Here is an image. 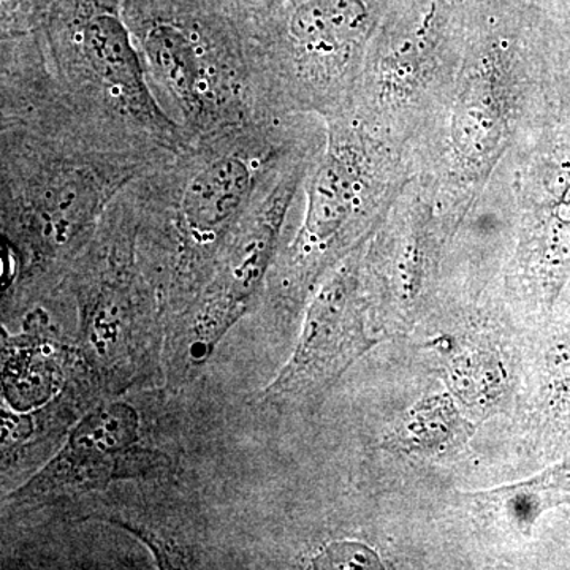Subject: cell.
I'll list each match as a JSON object with an SVG mask.
<instances>
[{
    "label": "cell",
    "instance_id": "6da1fadb",
    "mask_svg": "<svg viewBox=\"0 0 570 570\" xmlns=\"http://www.w3.org/2000/svg\"><path fill=\"white\" fill-rule=\"evenodd\" d=\"M146 70L195 135L249 124L245 31L214 0H124Z\"/></svg>",
    "mask_w": 570,
    "mask_h": 570
},
{
    "label": "cell",
    "instance_id": "7a4b0ae2",
    "mask_svg": "<svg viewBox=\"0 0 570 570\" xmlns=\"http://www.w3.org/2000/svg\"><path fill=\"white\" fill-rule=\"evenodd\" d=\"M33 36L100 126L122 141L176 149L183 127L154 96L124 0H50Z\"/></svg>",
    "mask_w": 570,
    "mask_h": 570
},
{
    "label": "cell",
    "instance_id": "3957f363",
    "mask_svg": "<svg viewBox=\"0 0 570 570\" xmlns=\"http://www.w3.org/2000/svg\"><path fill=\"white\" fill-rule=\"evenodd\" d=\"M291 197L287 184L277 186L257 208L247 212L225 245L187 332V358L193 365L212 356L261 292Z\"/></svg>",
    "mask_w": 570,
    "mask_h": 570
},
{
    "label": "cell",
    "instance_id": "277c9868",
    "mask_svg": "<svg viewBox=\"0 0 570 570\" xmlns=\"http://www.w3.org/2000/svg\"><path fill=\"white\" fill-rule=\"evenodd\" d=\"M220 134L171 179L176 230L181 246L194 255L224 249L257 189L262 160L250 151L249 138Z\"/></svg>",
    "mask_w": 570,
    "mask_h": 570
},
{
    "label": "cell",
    "instance_id": "5b68a950",
    "mask_svg": "<svg viewBox=\"0 0 570 570\" xmlns=\"http://www.w3.org/2000/svg\"><path fill=\"white\" fill-rule=\"evenodd\" d=\"M32 163V160H31ZM18 194V230L29 253L37 258H58L91 227L96 217L121 187L132 178L130 170H107L108 164L78 159H41Z\"/></svg>",
    "mask_w": 570,
    "mask_h": 570
},
{
    "label": "cell",
    "instance_id": "8992f818",
    "mask_svg": "<svg viewBox=\"0 0 570 570\" xmlns=\"http://www.w3.org/2000/svg\"><path fill=\"white\" fill-rule=\"evenodd\" d=\"M140 417L130 404L107 403L86 414L66 444L11 498H43L99 489L129 475L140 461Z\"/></svg>",
    "mask_w": 570,
    "mask_h": 570
},
{
    "label": "cell",
    "instance_id": "52a82bcc",
    "mask_svg": "<svg viewBox=\"0 0 570 570\" xmlns=\"http://www.w3.org/2000/svg\"><path fill=\"white\" fill-rule=\"evenodd\" d=\"M367 18L363 0H302L285 17V39L295 55L324 62L351 50Z\"/></svg>",
    "mask_w": 570,
    "mask_h": 570
},
{
    "label": "cell",
    "instance_id": "ba28073f",
    "mask_svg": "<svg viewBox=\"0 0 570 570\" xmlns=\"http://www.w3.org/2000/svg\"><path fill=\"white\" fill-rule=\"evenodd\" d=\"M58 348L32 332L3 346V396L11 409L28 412L58 393L63 379Z\"/></svg>",
    "mask_w": 570,
    "mask_h": 570
},
{
    "label": "cell",
    "instance_id": "9c48e42d",
    "mask_svg": "<svg viewBox=\"0 0 570 570\" xmlns=\"http://www.w3.org/2000/svg\"><path fill=\"white\" fill-rule=\"evenodd\" d=\"M355 170L347 154L330 149L309 187L303 239L307 249L324 247L346 225L354 209Z\"/></svg>",
    "mask_w": 570,
    "mask_h": 570
},
{
    "label": "cell",
    "instance_id": "30bf717a",
    "mask_svg": "<svg viewBox=\"0 0 570 570\" xmlns=\"http://www.w3.org/2000/svg\"><path fill=\"white\" fill-rule=\"evenodd\" d=\"M314 569H382L376 551L358 542H333L311 561Z\"/></svg>",
    "mask_w": 570,
    "mask_h": 570
},
{
    "label": "cell",
    "instance_id": "8fae6325",
    "mask_svg": "<svg viewBox=\"0 0 570 570\" xmlns=\"http://www.w3.org/2000/svg\"><path fill=\"white\" fill-rule=\"evenodd\" d=\"M509 489L532 491L538 494L546 508L553 504V501H570V459Z\"/></svg>",
    "mask_w": 570,
    "mask_h": 570
},
{
    "label": "cell",
    "instance_id": "7c38bea8",
    "mask_svg": "<svg viewBox=\"0 0 570 570\" xmlns=\"http://www.w3.org/2000/svg\"><path fill=\"white\" fill-rule=\"evenodd\" d=\"M214 2L232 14L236 21L245 22L268 10L273 0H214Z\"/></svg>",
    "mask_w": 570,
    "mask_h": 570
},
{
    "label": "cell",
    "instance_id": "4fadbf2b",
    "mask_svg": "<svg viewBox=\"0 0 570 570\" xmlns=\"http://www.w3.org/2000/svg\"><path fill=\"white\" fill-rule=\"evenodd\" d=\"M551 363L561 371H570V325L554 343L551 351Z\"/></svg>",
    "mask_w": 570,
    "mask_h": 570
}]
</instances>
